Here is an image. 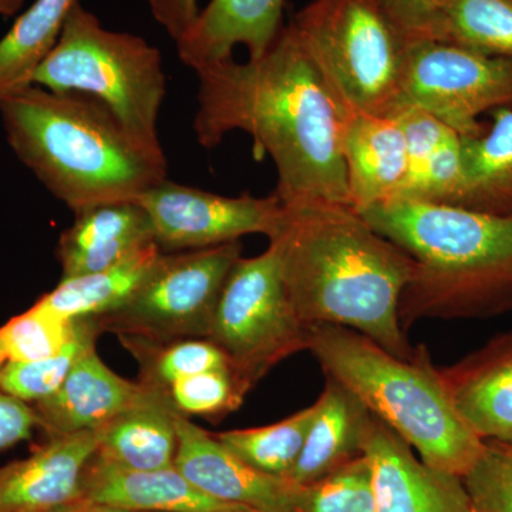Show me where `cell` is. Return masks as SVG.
Returning a JSON list of instances; mask_svg holds the SVG:
<instances>
[{"mask_svg":"<svg viewBox=\"0 0 512 512\" xmlns=\"http://www.w3.org/2000/svg\"><path fill=\"white\" fill-rule=\"evenodd\" d=\"M430 39L512 57V0H443Z\"/></svg>","mask_w":512,"mask_h":512,"instance_id":"484cf974","label":"cell"},{"mask_svg":"<svg viewBox=\"0 0 512 512\" xmlns=\"http://www.w3.org/2000/svg\"><path fill=\"white\" fill-rule=\"evenodd\" d=\"M161 254L160 247L151 244L106 271L60 279L59 285L37 302L63 319L99 318L131 298L151 274Z\"/></svg>","mask_w":512,"mask_h":512,"instance_id":"cb8c5ba5","label":"cell"},{"mask_svg":"<svg viewBox=\"0 0 512 512\" xmlns=\"http://www.w3.org/2000/svg\"><path fill=\"white\" fill-rule=\"evenodd\" d=\"M123 348L136 359L140 379L148 389L167 392L184 377L215 369H229L227 357L210 339H181L153 342L133 336H119Z\"/></svg>","mask_w":512,"mask_h":512,"instance_id":"83f0119b","label":"cell"},{"mask_svg":"<svg viewBox=\"0 0 512 512\" xmlns=\"http://www.w3.org/2000/svg\"><path fill=\"white\" fill-rule=\"evenodd\" d=\"M291 26L348 113L390 117L402 106L410 40L382 0H312Z\"/></svg>","mask_w":512,"mask_h":512,"instance_id":"52a82bcc","label":"cell"},{"mask_svg":"<svg viewBox=\"0 0 512 512\" xmlns=\"http://www.w3.org/2000/svg\"><path fill=\"white\" fill-rule=\"evenodd\" d=\"M32 84L94 97L141 150L167 163L158 137L165 96L163 57L143 37L104 28L94 13L77 3Z\"/></svg>","mask_w":512,"mask_h":512,"instance_id":"8992f818","label":"cell"},{"mask_svg":"<svg viewBox=\"0 0 512 512\" xmlns=\"http://www.w3.org/2000/svg\"><path fill=\"white\" fill-rule=\"evenodd\" d=\"M440 373L451 402L477 437L512 444V330Z\"/></svg>","mask_w":512,"mask_h":512,"instance_id":"e0dca14e","label":"cell"},{"mask_svg":"<svg viewBox=\"0 0 512 512\" xmlns=\"http://www.w3.org/2000/svg\"><path fill=\"white\" fill-rule=\"evenodd\" d=\"M79 0H35L0 39V96L32 86Z\"/></svg>","mask_w":512,"mask_h":512,"instance_id":"d4e9b609","label":"cell"},{"mask_svg":"<svg viewBox=\"0 0 512 512\" xmlns=\"http://www.w3.org/2000/svg\"><path fill=\"white\" fill-rule=\"evenodd\" d=\"M390 18L412 40L430 39L443 0H382Z\"/></svg>","mask_w":512,"mask_h":512,"instance_id":"d590c367","label":"cell"},{"mask_svg":"<svg viewBox=\"0 0 512 512\" xmlns=\"http://www.w3.org/2000/svg\"><path fill=\"white\" fill-rule=\"evenodd\" d=\"M194 72L200 80L194 131L202 147H217L231 131H244L254 138L255 157L274 161L282 204L350 205L340 148L348 111L291 25L261 59L238 63L231 57Z\"/></svg>","mask_w":512,"mask_h":512,"instance_id":"6da1fadb","label":"cell"},{"mask_svg":"<svg viewBox=\"0 0 512 512\" xmlns=\"http://www.w3.org/2000/svg\"><path fill=\"white\" fill-rule=\"evenodd\" d=\"M414 262L399 319H484L512 311V217L434 202L393 200L360 210Z\"/></svg>","mask_w":512,"mask_h":512,"instance_id":"3957f363","label":"cell"},{"mask_svg":"<svg viewBox=\"0 0 512 512\" xmlns=\"http://www.w3.org/2000/svg\"><path fill=\"white\" fill-rule=\"evenodd\" d=\"M99 433L97 454L113 463L133 470L174 467L178 436L167 396L128 410Z\"/></svg>","mask_w":512,"mask_h":512,"instance_id":"603a6c76","label":"cell"},{"mask_svg":"<svg viewBox=\"0 0 512 512\" xmlns=\"http://www.w3.org/2000/svg\"><path fill=\"white\" fill-rule=\"evenodd\" d=\"M23 0H0V16H12L22 8Z\"/></svg>","mask_w":512,"mask_h":512,"instance_id":"f35d334b","label":"cell"},{"mask_svg":"<svg viewBox=\"0 0 512 512\" xmlns=\"http://www.w3.org/2000/svg\"><path fill=\"white\" fill-rule=\"evenodd\" d=\"M167 394L148 389L140 382L123 379L97 355L84 353L60 389L33 404L39 427L47 437L99 430L143 404Z\"/></svg>","mask_w":512,"mask_h":512,"instance_id":"5bb4252c","label":"cell"},{"mask_svg":"<svg viewBox=\"0 0 512 512\" xmlns=\"http://www.w3.org/2000/svg\"><path fill=\"white\" fill-rule=\"evenodd\" d=\"M308 350L326 376L355 394L427 466L463 478L483 453L484 441L457 412L426 346L402 359L356 330L313 325Z\"/></svg>","mask_w":512,"mask_h":512,"instance_id":"5b68a950","label":"cell"},{"mask_svg":"<svg viewBox=\"0 0 512 512\" xmlns=\"http://www.w3.org/2000/svg\"><path fill=\"white\" fill-rule=\"evenodd\" d=\"M309 328L293 308L274 245L239 258L225 279L210 339L249 393L279 363L308 350Z\"/></svg>","mask_w":512,"mask_h":512,"instance_id":"ba28073f","label":"cell"},{"mask_svg":"<svg viewBox=\"0 0 512 512\" xmlns=\"http://www.w3.org/2000/svg\"><path fill=\"white\" fill-rule=\"evenodd\" d=\"M76 320L60 318L36 302L0 326V369L56 355L72 339Z\"/></svg>","mask_w":512,"mask_h":512,"instance_id":"f546056e","label":"cell"},{"mask_svg":"<svg viewBox=\"0 0 512 512\" xmlns=\"http://www.w3.org/2000/svg\"><path fill=\"white\" fill-rule=\"evenodd\" d=\"M165 394L175 413L218 421L237 412L248 393L231 369H215L177 380Z\"/></svg>","mask_w":512,"mask_h":512,"instance_id":"1f68e13d","label":"cell"},{"mask_svg":"<svg viewBox=\"0 0 512 512\" xmlns=\"http://www.w3.org/2000/svg\"><path fill=\"white\" fill-rule=\"evenodd\" d=\"M242 256L241 241L161 254L126 303L96 319L101 332L153 342L210 338L225 279Z\"/></svg>","mask_w":512,"mask_h":512,"instance_id":"9c48e42d","label":"cell"},{"mask_svg":"<svg viewBox=\"0 0 512 512\" xmlns=\"http://www.w3.org/2000/svg\"><path fill=\"white\" fill-rule=\"evenodd\" d=\"M285 0H210L173 37L190 69L231 59L244 46L249 60L261 59L282 32Z\"/></svg>","mask_w":512,"mask_h":512,"instance_id":"2e32d148","label":"cell"},{"mask_svg":"<svg viewBox=\"0 0 512 512\" xmlns=\"http://www.w3.org/2000/svg\"><path fill=\"white\" fill-rule=\"evenodd\" d=\"M9 146L47 190L73 212L136 201L167 178L109 109L92 96L23 87L0 96Z\"/></svg>","mask_w":512,"mask_h":512,"instance_id":"277c9868","label":"cell"},{"mask_svg":"<svg viewBox=\"0 0 512 512\" xmlns=\"http://www.w3.org/2000/svg\"><path fill=\"white\" fill-rule=\"evenodd\" d=\"M269 244L278 251L286 292L308 328L343 326L397 357L413 356L399 319L413 259L375 231L352 205H284Z\"/></svg>","mask_w":512,"mask_h":512,"instance_id":"7a4b0ae2","label":"cell"},{"mask_svg":"<svg viewBox=\"0 0 512 512\" xmlns=\"http://www.w3.org/2000/svg\"><path fill=\"white\" fill-rule=\"evenodd\" d=\"M404 103L427 111L461 138L480 136L478 117L512 104V57L412 40L404 60Z\"/></svg>","mask_w":512,"mask_h":512,"instance_id":"30bf717a","label":"cell"},{"mask_svg":"<svg viewBox=\"0 0 512 512\" xmlns=\"http://www.w3.org/2000/svg\"><path fill=\"white\" fill-rule=\"evenodd\" d=\"M55 512H131L126 510H120V508L110 507V505L84 503V501H77L72 505L60 508Z\"/></svg>","mask_w":512,"mask_h":512,"instance_id":"74e56055","label":"cell"},{"mask_svg":"<svg viewBox=\"0 0 512 512\" xmlns=\"http://www.w3.org/2000/svg\"><path fill=\"white\" fill-rule=\"evenodd\" d=\"M299 512H376L372 464L366 454L301 485Z\"/></svg>","mask_w":512,"mask_h":512,"instance_id":"4dcf8cb0","label":"cell"},{"mask_svg":"<svg viewBox=\"0 0 512 512\" xmlns=\"http://www.w3.org/2000/svg\"><path fill=\"white\" fill-rule=\"evenodd\" d=\"M224 512H256V511H252V510H248V508H244V510L224 511Z\"/></svg>","mask_w":512,"mask_h":512,"instance_id":"ab89813d","label":"cell"},{"mask_svg":"<svg viewBox=\"0 0 512 512\" xmlns=\"http://www.w3.org/2000/svg\"><path fill=\"white\" fill-rule=\"evenodd\" d=\"M484 443L483 453L463 477L474 512H512V444Z\"/></svg>","mask_w":512,"mask_h":512,"instance_id":"d6a6232c","label":"cell"},{"mask_svg":"<svg viewBox=\"0 0 512 512\" xmlns=\"http://www.w3.org/2000/svg\"><path fill=\"white\" fill-rule=\"evenodd\" d=\"M53 512H55V511H53Z\"/></svg>","mask_w":512,"mask_h":512,"instance_id":"60d3db41","label":"cell"},{"mask_svg":"<svg viewBox=\"0 0 512 512\" xmlns=\"http://www.w3.org/2000/svg\"><path fill=\"white\" fill-rule=\"evenodd\" d=\"M96 319H76L72 339L56 355L29 363H12L0 369V389L26 403H37L60 389L77 360L96 348L101 335Z\"/></svg>","mask_w":512,"mask_h":512,"instance_id":"f1b7e54d","label":"cell"},{"mask_svg":"<svg viewBox=\"0 0 512 512\" xmlns=\"http://www.w3.org/2000/svg\"><path fill=\"white\" fill-rule=\"evenodd\" d=\"M318 412L288 480L311 484L363 454V441L372 413L343 384L326 376L316 400Z\"/></svg>","mask_w":512,"mask_h":512,"instance_id":"44dd1931","label":"cell"},{"mask_svg":"<svg viewBox=\"0 0 512 512\" xmlns=\"http://www.w3.org/2000/svg\"><path fill=\"white\" fill-rule=\"evenodd\" d=\"M461 180L463 138L454 131L433 151L420 173L400 187L394 198L450 205L460 190Z\"/></svg>","mask_w":512,"mask_h":512,"instance_id":"836d02e7","label":"cell"},{"mask_svg":"<svg viewBox=\"0 0 512 512\" xmlns=\"http://www.w3.org/2000/svg\"><path fill=\"white\" fill-rule=\"evenodd\" d=\"M178 450L174 467L202 493L256 512H299L301 485L242 463L188 417L174 412Z\"/></svg>","mask_w":512,"mask_h":512,"instance_id":"7c38bea8","label":"cell"},{"mask_svg":"<svg viewBox=\"0 0 512 512\" xmlns=\"http://www.w3.org/2000/svg\"><path fill=\"white\" fill-rule=\"evenodd\" d=\"M99 446V430L62 434L6 464L0 468V512H53L77 503L84 470Z\"/></svg>","mask_w":512,"mask_h":512,"instance_id":"9a60e30c","label":"cell"},{"mask_svg":"<svg viewBox=\"0 0 512 512\" xmlns=\"http://www.w3.org/2000/svg\"><path fill=\"white\" fill-rule=\"evenodd\" d=\"M491 113L487 133L463 138V180L450 205L512 217V109Z\"/></svg>","mask_w":512,"mask_h":512,"instance_id":"7402d4cb","label":"cell"},{"mask_svg":"<svg viewBox=\"0 0 512 512\" xmlns=\"http://www.w3.org/2000/svg\"><path fill=\"white\" fill-rule=\"evenodd\" d=\"M74 214L56 248L62 279L106 271L156 244L150 217L137 201L106 202Z\"/></svg>","mask_w":512,"mask_h":512,"instance_id":"ac0fdd59","label":"cell"},{"mask_svg":"<svg viewBox=\"0 0 512 512\" xmlns=\"http://www.w3.org/2000/svg\"><path fill=\"white\" fill-rule=\"evenodd\" d=\"M150 217L161 251H192L241 241L251 234L274 237L284 215L278 195L225 197L173 181H161L136 200Z\"/></svg>","mask_w":512,"mask_h":512,"instance_id":"8fae6325","label":"cell"},{"mask_svg":"<svg viewBox=\"0 0 512 512\" xmlns=\"http://www.w3.org/2000/svg\"><path fill=\"white\" fill-rule=\"evenodd\" d=\"M363 454L372 464L376 512H474L463 478L424 464L373 414Z\"/></svg>","mask_w":512,"mask_h":512,"instance_id":"4fadbf2b","label":"cell"},{"mask_svg":"<svg viewBox=\"0 0 512 512\" xmlns=\"http://www.w3.org/2000/svg\"><path fill=\"white\" fill-rule=\"evenodd\" d=\"M36 427L35 407L0 389V450L29 440Z\"/></svg>","mask_w":512,"mask_h":512,"instance_id":"8d00e7d4","label":"cell"},{"mask_svg":"<svg viewBox=\"0 0 512 512\" xmlns=\"http://www.w3.org/2000/svg\"><path fill=\"white\" fill-rule=\"evenodd\" d=\"M390 119L399 124L404 141H406L407 158H409V170H407L406 180H404L406 183L407 180L420 173L433 151L451 133H454V130L413 104H402L399 109L394 111Z\"/></svg>","mask_w":512,"mask_h":512,"instance_id":"e575fe53","label":"cell"},{"mask_svg":"<svg viewBox=\"0 0 512 512\" xmlns=\"http://www.w3.org/2000/svg\"><path fill=\"white\" fill-rule=\"evenodd\" d=\"M350 205L365 210L396 197L409 170L406 141L390 117L348 113L340 137Z\"/></svg>","mask_w":512,"mask_h":512,"instance_id":"ffe728a7","label":"cell"},{"mask_svg":"<svg viewBox=\"0 0 512 512\" xmlns=\"http://www.w3.org/2000/svg\"><path fill=\"white\" fill-rule=\"evenodd\" d=\"M79 501L131 512H224L247 508L222 503L202 493L175 467L133 470L97 453L84 470Z\"/></svg>","mask_w":512,"mask_h":512,"instance_id":"d6986e66","label":"cell"},{"mask_svg":"<svg viewBox=\"0 0 512 512\" xmlns=\"http://www.w3.org/2000/svg\"><path fill=\"white\" fill-rule=\"evenodd\" d=\"M316 412L318 406L315 402L278 423L222 431L214 434V437L242 463L259 473L288 478L301 456Z\"/></svg>","mask_w":512,"mask_h":512,"instance_id":"4316f807","label":"cell"}]
</instances>
